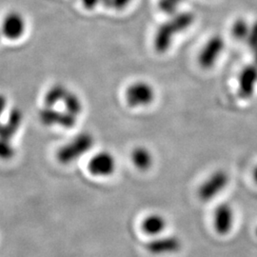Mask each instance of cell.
Here are the masks:
<instances>
[{"label": "cell", "instance_id": "obj_6", "mask_svg": "<svg viewBox=\"0 0 257 257\" xmlns=\"http://www.w3.org/2000/svg\"><path fill=\"white\" fill-rule=\"evenodd\" d=\"M0 29L3 37L9 40H19L26 33L27 22L22 14L17 11H11L4 16Z\"/></svg>", "mask_w": 257, "mask_h": 257}, {"label": "cell", "instance_id": "obj_13", "mask_svg": "<svg viewBox=\"0 0 257 257\" xmlns=\"http://www.w3.org/2000/svg\"><path fill=\"white\" fill-rule=\"evenodd\" d=\"M131 160L133 165L140 172H148L155 162L153 153L144 146H138L133 150Z\"/></svg>", "mask_w": 257, "mask_h": 257}, {"label": "cell", "instance_id": "obj_22", "mask_svg": "<svg viewBox=\"0 0 257 257\" xmlns=\"http://www.w3.org/2000/svg\"><path fill=\"white\" fill-rule=\"evenodd\" d=\"M7 105H8L7 97L3 93H0V118L7 109Z\"/></svg>", "mask_w": 257, "mask_h": 257}, {"label": "cell", "instance_id": "obj_17", "mask_svg": "<svg viewBox=\"0 0 257 257\" xmlns=\"http://www.w3.org/2000/svg\"><path fill=\"white\" fill-rule=\"evenodd\" d=\"M184 0H158V8L167 15L174 16Z\"/></svg>", "mask_w": 257, "mask_h": 257}, {"label": "cell", "instance_id": "obj_12", "mask_svg": "<svg viewBox=\"0 0 257 257\" xmlns=\"http://www.w3.org/2000/svg\"><path fill=\"white\" fill-rule=\"evenodd\" d=\"M167 224L164 215L157 212L151 213L143 218L141 222V230L145 234L156 237L165 231Z\"/></svg>", "mask_w": 257, "mask_h": 257}, {"label": "cell", "instance_id": "obj_14", "mask_svg": "<svg viewBox=\"0 0 257 257\" xmlns=\"http://www.w3.org/2000/svg\"><path fill=\"white\" fill-rule=\"evenodd\" d=\"M68 92L69 90L63 84L56 83L53 85L44 94L43 101L45 107H55L58 103H62Z\"/></svg>", "mask_w": 257, "mask_h": 257}, {"label": "cell", "instance_id": "obj_1", "mask_svg": "<svg viewBox=\"0 0 257 257\" xmlns=\"http://www.w3.org/2000/svg\"><path fill=\"white\" fill-rule=\"evenodd\" d=\"M195 16L192 12H180L171 16L156 30L154 48L157 53H166L174 42L175 37L188 30L194 23Z\"/></svg>", "mask_w": 257, "mask_h": 257}, {"label": "cell", "instance_id": "obj_2", "mask_svg": "<svg viewBox=\"0 0 257 257\" xmlns=\"http://www.w3.org/2000/svg\"><path fill=\"white\" fill-rule=\"evenodd\" d=\"M94 143V138L88 133H83L64 144L57 152L56 157L62 164H70L87 154Z\"/></svg>", "mask_w": 257, "mask_h": 257}, {"label": "cell", "instance_id": "obj_7", "mask_svg": "<svg viewBox=\"0 0 257 257\" xmlns=\"http://www.w3.org/2000/svg\"><path fill=\"white\" fill-rule=\"evenodd\" d=\"M88 171L95 177H109L116 171L115 157L107 151L98 152L90 159Z\"/></svg>", "mask_w": 257, "mask_h": 257}, {"label": "cell", "instance_id": "obj_3", "mask_svg": "<svg viewBox=\"0 0 257 257\" xmlns=\"http://www.w3.org/2000/svg\"><path fill=\"white\" fill-rule=\"evenodd\" d=\"M229 182V174L224 170H216L200 184L197 196L202 202H210L227 188Z\"/></svg>", "mask_w": 257, "mask_h": 257}, {"label": "cell", "instance_id": "obj_24", "mask_svg": "<svg viewBox=\"0 0 257 257\" xmlns=\"http://www.w3.org/2000/svg\"><path fill=\"white\" fill-rule=\"evenodd\" d=\"M252 55H253V63H255L257 65V49H255L253 52H252Z\"/></svg>", "mask_w": 257, "mask_h": 257}, {"label": "cell", "instance_id": "obj_18", "mask_svg": "<svg viewBox=\"0 0 257 257\" xmlns=\"http://www.w3.org/2000/svg\"><path fill=\"white\" fill-rule=\"evenodd\" d=\"M15 156V149L10 140L0 139V158L7 160Z\"/></svg>", "mask_w": 257, "mask_h": 257}, {"label": "cell", "instance_id": "obj_25", "mask_svg": "<svg viewBox=\"0 0 257 257\" xmlns=\"http://www.w3.org/2000/svg\"><path fill=\"white\" fill-rule=\"evenodd\" d=\"M2 37H3V35H2V32H1V29H0V39L2 38Z\"/></svg>", "mask_w": 257, "mask_h": 257}, {"label": "cell", "instance_id": "obj_10", "mask_svg": "<svg viewBox=\"0 0 257 257\" xmlns=\"http://www.w3.org/2000/svg\"><path fill=\"white\" fill-rule=\"evenodd\" d=\"M257 87V65H246L238 76V95L244 100L249 99L255 92Z\"/></svg>", "mask_w": 257, "mask_h": 257}, {"label": "cell", "instance_id": "obj_23", "mask_svg": "<svg viewBox=\"0 0 257 257\" xmlns=\"http://www.w3.org/2000/svg\"><path fill=\"white\" fill-rule=\"evenodd\" d=\"M252 178H253V181L257 184V165L254 167L253 169V172H252Z\"/></svg>", "mask_w": 257, "mask_h": 257}, {"label": "cell", "instance_id": "obj_11", "mask_svg": "<svg viewBox=\"0 0 257 257\" xmlns=\"http://www.w3.org/2000/svg\"><path fill=\"white\" fill-rule=\"evenodd\" d=\"M39 117L47 126L58 125L63 128H73L76 124L77 116L67 111H58L55 107H45L40 110Z\"/></svg>", "mask_w": 257, "mask_h": 257}, {"label": "cell", "instance_id": "obj_26", "mask_svg": "<svg viewBox=\"0 0 257 257\" xmlns=\"http://www.w3.org/2000/svg\"><path fill=\"white\" fill-rule=\"evenodd\" d=\"M255 234H256V236H257V227H256V229H255Z\"/></svg>", "mask_w": 257, "mask_h": 257}, {"label": "cell", "instance_id": "obj_15", "mask_svg": "<svg viewBox=\"0 0 257 257\" xmlns=\"http://www.w3.org/2000/svg\"><path fill=\"white\" fill-rule=\"evenodd\" d=\"M65 111L72 113L78 117V115L82 112L83 103L80 97L74 92L69 91L63 99Z\"/></svg>", "mask_w": 257, "mask_h": 257}, {"label": "cell", "instance_id": "obj_5", "mask_svg": "<svg viewBox=\"0 0 257 257\" xmlns=\"http://www.w3.org/2000/svg\"><path fill=\"white\" fill-rule=\"evenodd\" d=\"M224 49H225L224 38L219 35L212 36L205 43V45L203 46L198 54L197 56L198 64L205 70L211 69V67H213L219 59V57L224 52Z\"/></svg>", "mask_w": 257, "mask_h": 257}, {"label": "cell", "instance_id": "obj_16", "mask_svg": "<svg viewBox=\"0 0 257 257\" xmlns=\"http://www.w3.org/2000/svg\"><path fill=\"white\" fill-rule=\"evenodd\" d=\"M250 25L248 24V21L244 19H237L231 26V34L232 37H234L238 41H244L246 42L247 38L249 34Z\"/></svg>", "mask_w": 257, "mask_h": 257}, {"label": "cell", "instance_id": "obj_8", "mask_svg": "<svg viewBox=\"0 0 257 257\" xmlns=\"http://www.w3.org/2000/svg\"><path fill=\"white\" fill-rule=\"evenodd\" d=\"M235 212L232 206L227 202L220 203L213 211L212 223L214 230L221 235L228 234L232 230Z\"/></svg>", "mask_w": 257, "mask_h": 257}, {"label": "cell", "instance_id": "obj_9", "mask_svg": "<svg viewBox=\"0 0 257 257\" xmlns=\"http://www.w3.org/2000/svg\"><path fill=\"white\" fill-rule=\"evenodd\" d=\"M182 248L181 239L175 235L156 236L146 243L148 251L155 255H166L178 252Z\"/></svg>", "mask_w": 257, "mask_h": 257}, {"label": "cell", "instance_id": "obj_19", "mask_svg": "<svg viewBox=\"0 0 257 257\" xmlns=\"http://www.w3.org/2000/svg\"><path fill=\"white\" fill-rule=\"evenodd\" d=\"M246 44L251 52L257 49V20L250 25V30L248 38L246 40Z\"/></svg>", "mask_w": 257, "mask_h": 257}, {"label": "cell", "instance_id": "obj_4", "mask_svg": "<svg viewBox=\"0 0 257 257\" xmlns=\"http://www.w3.org/2000/svg\"><path fill=\"white\" fill-rule=\"evenodd\" d=\"M156 90L146 81L131 83L125 91V100L131 108H143L155 101Z\"/></svg>", "mask_w": 257, "mask_h": 257}, {"label": "cell", "instance_id": "obj_20", "mask_svg": "<svg viewBox=\"0 0 257 257\" xmlns=\"http://www.w3.org/2000/svg\"><path fill=\"white\" fill-rule=\"evenodd\" d=\"M133 0H110V9L122 11L126 9Z\"/></svg>", "mask_w": 257, "mask_h": 257}, {"label": "cell", "instance_id": "obj_21", "mask_svg": "<svg viewBox=\"0 0 257 257\" xmlns=\"http://www.w3.org/2000/svg\"><path fill=\"white\" fill-rule=\"evenodd\" d=\"M84 9L93 10L95 9L98 5L101 4L100 0H80Z\"/></svg>", "mask_w": 257, "mask_h": 257}]
</instances>
